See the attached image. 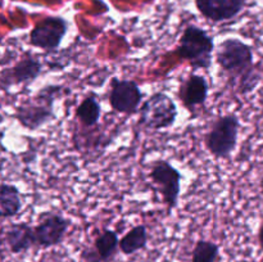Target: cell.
Wrapping results in <instances>:
<instances>
[{"instance_id": "1", "label": "cell", "mask_w": 263, "mask_h": 262, "mask_svg": "<svg viewBox=\"0 0 263 262\" xmlns=\"http://www.w3.org/2000/svg\"><path fill=\"white\" fill-rule=\"evenodd\" d=\"M216 62L226 73L229 85L239 94L246 95L258 85L261 80L254 66L253 49L249 44L236 38H228L216 48Z\"/></svg>"}, {"instance_id": "2", "label": "cell", "mask_w": 263, "mask_h": 262, "mask_svg": "<svg viewBox=\"0 0 263 262\" xmlns=\"http://www.w3.org/2000/svg\"><path fill=\"white\" fill-rule=\"evenodd\" d=\"M66 87L59 84H49L41 87L32 97L23 100L14 112V118L22 127L37 131L55 120L54 104L63 95Z\"/></svg>"}, {"instance_id": "3", "label": "cell", "mask_w": 263, "mask_h": 262, "mask_svg": "<svg viewBox=\"0 0 263 262\" xmlns=\"http://www.w3.org/2000/svg\"><path fill=\"white\" fill-rule=\"evenodd\" d=\"M215 41L205 30L199 26L190 25L182 32L176 46V54L180 59L186 61L193 68L210 69L213 62Z\"/></svg>"}, {"instance_id": "4", "label": "cell", "mask_w": 263, "mask_h": 262, "mask_svg": "<svg viewBox=\"0 0 263 262\" xmlns=\"http://www.w3.org/2000/svg\"><path fill=\"white\" fill-rule=\"evenodd\" d=\"M179 110L168 94L158 91L152 94L139 110V125L146 130H166L176 123Z\"/></svg>"}, {"instance_id": "5", "label": "cell", "mask_w": 263, "mask_h": 262, "mask_svg": "<svg viewBox=\"0 0 263 262\" xmlns=\"http://www.w3.org/2000/svg\"><path fill=\"white\" fill-rule=\"evenodd\" d=\"M240 121L236 115L220 116L205 134L204 145L215 158H229L238 144Z\"/></svg>"}, {"instance_id": "6", "label": "cell", "mask_w": 263, "mask_h": 262, "mask_svg": "<svg viewBox=\"0 0 263 262\" xmlns=\"http://www.w3.org/2000/svg\"><path fill=\"white\" fill-rule=\"evenodd\" d=\"M149 179L153 182L154 189L161 194L162 202L166 204L167 211H174L179 204L182 180L181 172L166 159H157L152 164Z\"/></svg>"}, {"instance_id": "7", "label": "cell", "mask_w": 263, "mask_h": 262, "mask_svg": "<svg viewBox=\"0 0 263 262\" xmlns=\"http://www.w3.org/2000/svg\"><path fill=\"white\" fill-rule=\"evenodd\" d=\"M71 220L64 217L62 213L46 211L39 216L37 223L33 226L36 239V248L48 249L63 243Z\"/></svg>"}, {"instance_id": "8", "label": "cell", "mask_w": 263, "mask_h": 262, "mask_svg": "<svg viewBox=\"0 0 263 262\" xmlns=\"http://www.w3.org/2000/svg\"><path fill=\"white\" fill-rule=\"evenodd\" d=\"M68 31V22L59 15H50L39 21L30 32V45L48 53L58 50Z\"/></svg>"}, {"instance_id": "9", "label": "cell", "mask_w": 263, "mask_h": 262, "mask_svg": "<svg viewBox=\"0 0 263 262\" xmlns=\"http://www.w3.org/2000/svg\"><path fill=\"white\" fill-rule=\"evenodd\" d=\"M143 97V91L134 80L118 77L110 80L108 102L115 112L127 116L134 115L140 108Z\"/></svg>"}, {"instance_id": "10", "label": "cell", "mask_w": 263, "mask_h": 262, "mask_svg": "<svg viewBox=\"0 0 263 262\" xmlns=\"http://www.w3.org/2000/svg\"><path fill=\"white\" fill-rule=\"evenodd\" d=\"M44 63L32 53H25L13 66L0 72V87L4 90L18 85H28L43 73Z\"/></svg>"}, {"instance_id": "11", "label": "cell", "mask_w": 263, "mask_h": 262, "mask_svg": "<svg viewBox=\"0 0 263 262\" xmlns=\"http://www.w3.org/2000/svg\"><path fill=\"white\" fill-rule=\"evenodd\" d=\"M179 99L181 104L194 115L198 108L203 107L207 103L210 95V84L203 74L195 73L194 71L185 77L179 86Z\"/></svg>"}, {"instance_id": "12", "label": "cell", "mask_w": 263, "mask_h": 262, "mask_svg": "<svg viewBox=\"0 0 263 262\" xmlns=\"http://www.w3.org/2000/svg\"><path fill=\"white\" fill-rule=\"evenodd\" d=\"M120 251V238L112 229H102L92 246L85 247L80 253L82 262H110Z\"/></svg>"}, {"instance_id": "13", "label": "cell", "mask_w": 263, "mask_h": 262, "mask_svg": "<svg viewBox=\"0 0 263 262\" xmlns=\"http://www.w3.org/2000/svg\"><path fill=\"white\" fill-rule=\"evenodd\" d=\"M195 4L203 17L220 23L235 18L243 10L246 0H195Z\"/></svg>"}, {"instance_id": "14", "label": "cell", "mask_w": 263, "mask_h": 262, "mask_svg": "<svg viewBox=\"0 0 263 262\" xmlns=\"http://www.w3.org/2000/svg\"><path fill=\"white\" fill-rule=\"evenodd\" d=\"M5 243L13 254L25 253L36 247L33 226L27 222L12 223L5 231Z\"/></svg>"}, {"instance_id": "15", "label": "cell", "mask_w": 263, "mask_h": 262, "mask_svg": "<svg viewBox=\"0 0 263 262\" xmlns=\"http://www.w3.org/2000/svg\"><path fill=\"white\" fill-rule=\"evenodd\" d=\"M100 116H102V107H100L99 98L94 92L87 94L77 105L74 112V118L77 122L87 128L98 126Z\"/></svg>"}, {"instance_id": "16", "label": "cell", "mask_w": 263, "mask_h": 262, "mask_svg": "<svg viewBox=\"0 0 263 262\" xmlns=\"http://www.w3.org/2000/svg\"><path fill=\"white\" fill-rule=\"evenodd\" d=\"M22 197L15 185L0 182V218L17 216L22 210Z\"/></svg>"}, {"instance_id": "17", "label": "cell", "mask_w": 263, "mask_h": 262, "mask_svg": "<svg viewBox=\"0 0 263 262\" xmlns=\"http://www.w3.org/2000/svg\"><path fill=\"white\" fill-rule=\"evenodd\" d=\"M146 246H148V230L143 223L131 228L120 239V252L125 256L138 253L145 249Z\"/></svg>"}, {"instance_id": "18", "label": "cell", "mask_w": 263, "mask_h": 262, "mask_svg": "<svg viewBox=\"0 0 263 262\" xmlns=\"http://www.w3.org/2000/svg\"><path fill=\"white\" fill-rule=\"evenodd\" d=\"M220 247L217 243L207 239H199L192 252V262H218Z\"/></svg>"}, {"instance_id": "19", "label": "cell", "mask_w": 263, "mask_h": 262, "mask_svg": "<svg viewBox=\"0 0 263 262\" xmlns=\"http://www.w3.org/2000/svg\"><path fill=\"white\" fill-rule=\"evenodd\" d=\"M257 238H258V243H259V247L263 249V221L261 222V225H259V229H258V235H257Z\"/></svg>"}, {"instance_id": "20", "label": "cell", "mask_w": 263, "mask_h": 262, "mask_svg": "<svg viewBox=\"0 0 263 262\" xmlns=\"http://www.w3.org/2000/svg\"><path fill=\"white\" fill-rule=\"evenodd\" d=\"M259 186H261V192L263 193V177L261 179V184H259Z\"/></svg>"}, {"instance_id": "21", "label": "cell", "mask_w": 263, "mask_h": 262, "mask_svg": "<svg viewBox=\"0 0 263 262\" xmlns=\"http://www.w3.org/2000/svg\"><path fill=\"white\" fill-rule=\"evenodd\" d=\"M39 262H53V261H49V259L43 258V259H40V261H39Z\"/></svg>"}]
</instances>
